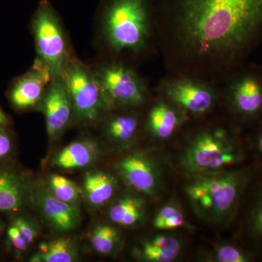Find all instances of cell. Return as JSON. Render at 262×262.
<instances>
[{
	"label": "cell",
	"instance_id": "obj_1",
	"mask_svg": "<svg viewBox=\"0 0 262 262\" xmlns=\"http://www.w3.org/2000/svg\"><path fill=\"white\" fill-rule=\"evenodd\" d=\"M156 29L170 75L226 83L262 39V0H157Z\"/></svg>",
	"mask_w": 262,
	"mask_h": 262
},
{
	"label": "cell",
	"instance_id": "obj_2",
	"mask_svg": "<svg viewBox=\"0 0 262 262\" xmlns=\"http://www.w3.org/2000/svg\"><path fill=\"white\" fill-rule=\"evenodd\" d=\"M157 0H101L96 12L95 42L100 58L130 63L158 49Z\"/></svg>",
	"mask_w": 262,
	"mask_h": 262
},
{
	"label": "cell",
	"instance_id": "obj_3",
	"mask_svg": "<svg viewBox=\"0 0 262 262\" xmlns=\"http://www.w3.org/2000/svg\"><path fill=\"white\" fill-rule=\"evenodd\" d=\"M256 167L192 174L185 187L193 210L213 223L233 219Z\"/></svg>",
	"mask_w": 262,
	"mask_h": 262
},
{
	"label": "cell",
	"instance_id": "obj_4",
	"mask_svg": "<svg viewBox=\"0 0 262 262\" xmlns=\"http://www.w3.org/2000/svg\"><path fill=\"white\" fill-rule=\"evenodd\" d=\"M241 141L225 129L202 131L193 137L181 158V166L192 174L208 173L239 165L246 160Z\"/></svg>",
	"mask_w": 262,
	"mask_h": 262
},
{
	"label": "cell",
	"instance_id": "obj_5",
	"mask_svg": "<svg viewBox=\"0 0 262 262\" xmlns=\"http://www.w3.org/2000/svg\"><path fill=\"white\" fill-rule=\"evenodd\" d=\"M30 30L37 56L52 77L61 75L75 56L59 13L49 0H40L33 13Z\"/></svg>",
	"mask_w": 262,
	"mask_h": 262
},
{
	"label": "cell",
	"instance_id": "obj_6",
	"mask_svg": "<svg viewBox=\"0 0 262 262\" xmlns=\"http://www.w3.org/2000/svg\"><path fill=\"white\" fill-rule=\"evenodd\" d=\"M61 75L72 101L74 121L84 126L101 123L113 110L91 65L75 56Z\"/></svg>",
	"mask_w": 262,
	"mask_h": 262
},
{
	"label": "cell",
	"instance_id": "obj_7",
	"mask_svg": "<svg viewBox=\"0 0 262 262\" xmlns=\"http://www.w3.org/2000/svg\"><path fill=\"white\" fill-rule=\"evenodd\" d=\"M91 65L112 110L144 106L149 98L147 84L134 66L99 58Z\"/></svg>",
	"mask_w": 262,
	"mask_h": 262
},
{
	"label": "cell",
	"instance_id": "obj_8",
	"mask_svg": "<svg viewBox=\"0 0 262 262\" xmlns=\"http://www.w3.org/2000/svg\"><path fill=\"white\" fill-rule=\"evenodd\" d=\"M167 100L182 111L195 116L209 113L218 98L214 84L184 76H169L160 84Z\"/></svg>",
	"mask_w": 262,
	"mask_h": 262
},
{
	"label": "cell",
	"instance_id": "obj_9",
	"mask_svg": "<svg viewBox=\"0 0 262 262\" xmlns=\"http://www.w3.org/2000/svg\"><path fill=\"white\" fill-rule=\"evenodd\" d=\"M226 84L231 107L243 122L262 117V72L241 68Z\"/></svg>",
	"mask_w": 262,
	"mask_h": 262
},
{
	"label": "cell",
	"instance_id": "obj_10",
	"mask_svg": "<svg viewBox=\"0 0 262 262\" xmlns=\"http://www.w3.org/2000/svg\"><path fill=\"white\" fill-rule=\"evenodd\" d=\"M51 79L49 70L35 58L29 70L9 84L7 97L11 107L18 113L40 108Z\"/></svg>",
	"mask_w": 262,
	"mask_h": 262
},
{
	"label": "cell",
	"instance_id": "obj_11",
	"mask_svg": "<svg viewBox=\"0 0 262 262\" xmlns=\"http://www.w3.org/2000/svg\"><path fill=\"white\" fill-rule=\"evenodd\" d=\"M40 110L46 117L50 139L56 140L74 120L72 101L61 75L52 77Z\"/></svg>",
	"mask_w": 262,
	"mask_h": 262
},
{
	"label": "cell",
	"instance_id": "obj_12",
	"mask_svg": "<svg viewBox=\"0 0 262 262\" xmlns=\"http://www.w3.org/2000/svg\"><path fill=\"white\" fill-rule=\"evenodd\" d=\"M32 182L27 172L12 162L0 163V213H21L32 200Z\"/></svg>",
	"mask_w": 262,
	"mask_h": 262
},
{
	"label": "cell",
	"instance_id": "obj_13",
	"mask_svg": "<svg viewBox=\"0 0 262 262\" xmlns=\"http://www.w3.org/2000/svg\"><path fill=\"white\" fill-rule=\"evenodd\" d=\"M118 173L137 192L153 196L158 192L160 177L155 163L145 155L134 153L117 164Z\"/></svg>",
	"mask_w": 262,
	"mask_h": 262
},
{
	"label": "cell",
	"instance_id": "obj_14",
	"mask_svg": "<svg viewBox=\"0 0 262 262\" xmlns=\"http://www.w3.org/2000/svg\"><path fill=\"white\" fill-rule=\"evenodd\" d=\"M31 201L58 232H70L79 225L80 216L76 206L58 199L49 189L39 187L34 190L32 189Z\"/></svg>",
	"mask_w": 262,
	"mask_h": 262
},
{
	"label": "cell",
	"instance_id": "obj_15",
	"mask_svg": "<svg viewBox=\"0 0 262 262\" xmlns=\"http://www.w3.org/2000/svg\"><path fill=\"white\" fill-rule=\"evenodd\" d=\"M247 208L242 221V234L250 245V251L262 256V167H256L248 184Z\"/></svg>",
	"mask_w": 262,
	"mask_h": 262
},
{
	"label": "cell",
	"instance_id": "obj_16",
	"mask_svg": "<svg viewBox=\"0 0 262 262\" xmlns=\"http://www.w3.org/2000/svg\"><path fill=\"white\" fill-rule=\"evenodd\" d=\"M99 146L94 139H82L74 141L55 157L53 163L57 168L75 170L85 168L97 160Z\"/></svg>",
	"mask_w": 262,
	"mask_h": 262
},
{
	"label": "cell",
	"instance_id": "obj_17",
	"mask_svg": "<svg viewBox=\"0 0 262 262\" xmlns=\"http://www.w3.org/2000/svg\"><path fill=\"white\" fill-rule=\"evenodd\" d=\"M182 120L180 113L173 103L160 100L150 108L146 128L157 139H166L173 135Z\"/></svg>",
	"mask_w": 262,
	"mask_h": 262
},
{
	"label": "cell",
	"instance_id": "obj_18",
	"mask_svg": "<svg viewBox=\"0 0 262 262\" xmlns=\"http://www.w3.org/2000/svg\"><path fill=\"white\" fill-rule=\"evenodd\" d=\"M103 132L110 141L117 144H128L135 139L140 126L137 115L131 113L111 115V111L103 119Z\"/></svg>",
	"mask_w": 262,
	"mask_h": 262
},
{
	"label": "cell",
	"instance_id": "obj_19",
	"mask_svg": "<svg viewBox=\"0 0 262 262\" xmlns=\"http://www.w3.org/2000/svg\"><path fill=\"white\" fill-rule=\"evenodd\" d=\"M116 190V181L110 174L93 171L84 177L82 193L88 204L91 207L103 206L113 198Z\"/></svg>",
	"mask_w": 262,
	"mask_h": 262
},
{
	"label": "cell",
	"instance_id": "obj_20",
	"mask_svg": "<svg viewBox=\"0 0 262 262\" xmlns=\"http://www.w3.org/2000/svg\"><path fill=\"white\" fill-rule=\"evenodd\" d=\"M182 245L175 237L168 235H158L143 244L144 259L152 262L173 261L180 254Z\"/></svg>",
	"mask_w": 262,
	"mask_h": 262
},
{
	"label": "cell",
	"instance_id": "obj_21",
	"mask_svg": "<svg viewBox=\"0 0 262 262\" xmlns=\"http://www.w3.org/2000/svg\"><path fill=\"white\" fill-rule=\"evenodd\" d=\"M77 258V251L73 241L61 237L43 242L39 245V252L33 255L30 261L72 262Z\"/></svg>",
	"mask_w": 262,
	"mask_h": 262
},
{
	"label": "cell",
	"instance_id": "obj_22",
	"mask_svg": "<svg viewBox=\"0 0 262 262\" xmlns=\"http://www.w3.org/2000/svg\"><path fill=\"white\" fill-rule=\"evenodd\" d=\"M144 213V202L141 198L125 196L120 198L108 211V218L117 225L131 227L137 225Z\"/></svg>",
	"mask_w": 262,
	"mask_h": 262
},
{
	"label": "cell",
	"instance_id": "obj_23",
	"mask_svg": "<svg viewBox=\"0 0 262 262\" xmlns=\"http://www.w3.org/2000/svg\"><path fill=\"white\" fill-rule=\"evenodd\" d=\"M91 243L96 252L101 254H111L120 244V235L113 226L98 225L91 234Z\"/></svg>",
	"mask_w": 262,
	"mask_h": 262
},
{
	"label": "cell",
	"instance_id": "obj_24",
	"mask_svg": "<svg viewBox=\"0 0 262 262\" xmlns=\"http://www.w3.org/2000/svg\"><path fill=\"white\" fill-rule=\"evenodd\" d=\"M48 189L58 199L76 205L80 201L81 191L78 186L70 179L58 174H53L48 178Z\"/></svg>",
	"mask_w": 262,
	"mask_h": 262
},
{
	"label": "cell",
	"instance_id": "obj_25",
	"mask_svg": "<svg viewBox=\"0 0 262 262\" xmlns=\"http://www.w3.org/2000/svg\"><path fill=\"white\" fill-rule=\"evenodd\" d=\"M153 224L156 229L170 230L183 227L186 222L179 207L175 203H168L160 210Z\"/></svg>",
	"mask_w": 262,
	"mask_h": 262
},
{
	"label": "cell",
	"instance_id": "obj_26",
	"mask_svg": "<svg viewBox=\"0 0 262 262\" xmlns=\"http://www.w3.org/2000/svg\"><path fill=\"white\" fill-rule=\"evenodd\" d=\"M215 259L220 262H250L253 261L256 256L248 248L223 245L216 248L215 251Z\"/></svg>",
	"mask_w": 262,
	"mask_h": 262
},
{
	"label": "cell",
	"instance_id": "obj_27",
	"mask_svg": "<svg viewBox=\"0 0 262 262\" xmlns=\"http://www.w3.org/2000/svg\"><path fill=\"white\" fill-rule=\"evenodd\" d=\"M10 215L13 217L10 221L18 227L24 239L31 246L37 236V230L34 224L27 217L19 214V213Z\"/></svg>",
	"mask_w": 262,
	"mask_h": 262
},
{
	"label": "cell",
	"instance_id": "obj_28",
	"mask_svg": "<svg viewBox=\"0 0 262 262\" xmlns=\"http://www.w3.org/2000/svg\"><path fill=\"white\" fill-rule=\"evenodd\" d=\"M15 150L11 130L0 128V163H9Z\"/></svg>",
	"mask_w": 262,
	"mask_h": 262
},
{
	"label": "cell",
	"instance_id": "obj_29",
	"mask_svg": "<svg viewBox=\"0 0 262 262\" xmlns=\"http://www.w3.org/2000/svg\"><path fill=\"white\" fill-rule=\"evenodd\" d=\"M253 149L262 167V126L258 130L253 141Z\"/></svg>",
	"mask_w": 262,
	"mask_h": 262
},
{
	"label": "cell",
	"instance_id": "obj_30",
	"mask_svg": "<svg viewBox=\"0 0 262 262\" xmlns=\"http://www.w3.org/2000/svg\"><path fill=\"white\" fill-rule=\"evenodd\" d=\"M11 119L0 106V128L11 130Z\"/></svg>",
	"mask_w": 262,
	"mask_h": 262
}]
</instances>
